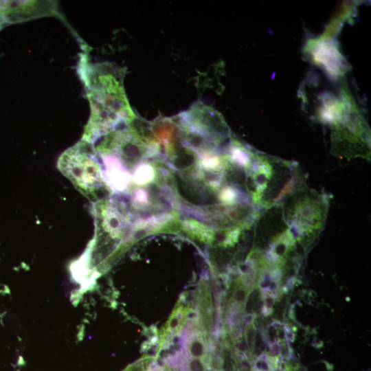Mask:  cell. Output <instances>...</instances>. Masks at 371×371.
<instances>
[{
	"label": "cell",
	"instance_id": "1",
	"mask_svg": "<svg viewBox=\"0 0 371 371\" xmlns=\"http://www.w3.org/2000/svg\"><path fill=\"white\" fill-rule=\"evenodd\" d=\"M304 184L295 163L253 151L248 170V191L252 203L260 211L277 205Z\"/></svg>",
	"mask_w": 371,
	"mask_h": 371
},
{
	"label": "cell",
	"instance_id": "6",
	"mask_svg": "<svg viewBox=\"0 0 371 371\" xmlns=\"http://www.w3.org/2000/svg\"><path fill=\"white\" fill-rule=\"evenodd\" d=\"M2 22H1V19H0V25H1Z\"/></svg>",
	"mask_w": 371,
	"mask_h": 371
},
{
	"label": "cell",
	"instance_id": "3",
	"mask_svg": "<svg viewBox=\"0 0 371 371\" xmlns=\"http://www.w3.org/2000/svg\"><path fill=\"white\" fill-rule=\"evenodd\" d=\"M58 169L85 196L93 201L106 197L100 166L93 155L80 146L65 151L58 161Z\"/></svg>",
	"mask_w": 371,
	"mask_h": 371
},
{
	"label": "cell",
	"instance_id": "5",
	"mask_svg": "<svg viewBox=\"0 0 371 371\" xmlns=\"http://www.w3.org/2000/svg\"><path fill=\"white\" fill-rule=\"evenodd\" d=\"M148 371H169V370H166L164 368H161V367L155 366H154L153 363H152L148 366Z\"/></svg>",
	"mask_w": 371,
	"mask_h": 371
},
{
	"label": "cell",
	"instance_id": "2",
	"mask_svg": "<svg viewBox=\"0 0 371 371\" xmlns=\"http://www.w3.org/2000/svg\"><path fill=\"white\" fill-rule=\"evenodd\" d=\"M282 220L294 237L308 245L323 229L329 208L327 195L302 184L280 203Z\"/></svg>",
	"mask_w": 371,
	"mask_h": 371
},
{
	"label": "cell",
	"instance_id": "4",
	"mask_svg": "<svg viewBox=\"0 0 371 371\" xmlns=\"http://www.w3.org/2000/svg\"><path fill=\"white\" fill-rule=\"evenodd\" d=\"M202 340V338L196 337L189 342L188 348L192 359H198L204 361L205 350Z\"/></svg>",
	"mask_w": 371,
	"mask_h": 371
}]
</instances>
